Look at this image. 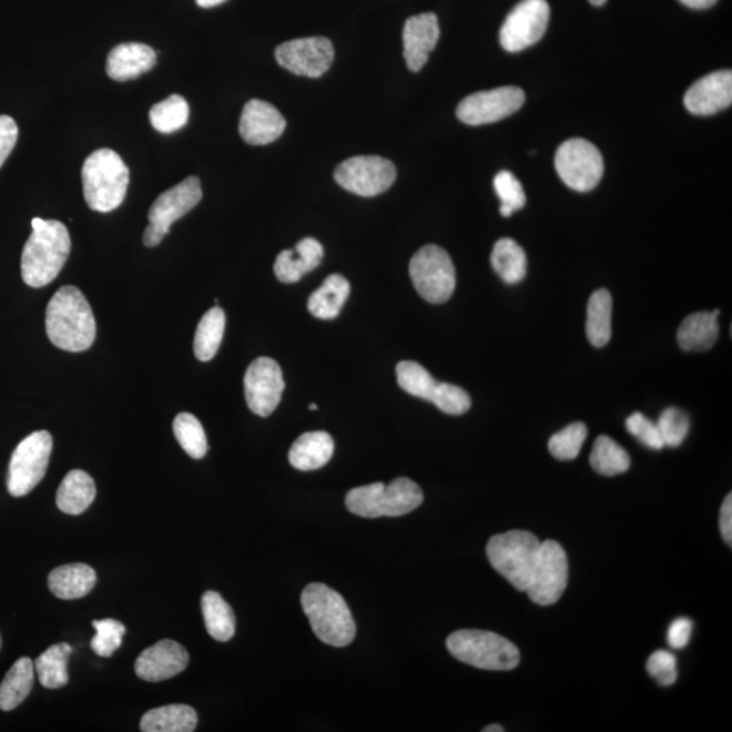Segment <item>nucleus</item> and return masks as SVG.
<instances>
[{"label": "nucleus", "mask_w": 732, "mask_h": 732, "mask_svg": "<svg viewBox=\"0 0 732 732\" xmlns=\"http://www.w3.org/2000/svg\"><path fill=\"white\" fill-rule=\"evenodd\" d=\"M45 325L49 340L65 352L88 350L96 337L93 309L77 286H61L54 293L47 307Z\"/></svg>", "instance_id": "nucleus-1"}, {"label": "nucleus", "mask_w": 732, "mask_h": 732, "mask_svg": "<svg viewBox=\"0 0 732 732\" xmlns=\"http://www.w3.org/2000/svg\"><path fill=\"white\" fill-rule=\"evenodd\" d=\"M33 234L24 244L21 258L23 283L42 288L59 276L71 253V236L58 220H32Z\"/></svg>", "instance_id": "nucleus-2"}, {"label": "nucleus", "mask_w": 732, "mask_h": 732, "mask_svg": "<svg viewBox=\"0 0 732 732\" xmlns=\"http://www.w3.org/2000/svg\"><path fill=\"white\" fill-rule=\"evenodd\" d=\"M83 194L90 210L109 213L125 200L130 169L118 152L102 149L85 159L82 167Z\"/></svg>", "instance_id": "nucleus-3"}, {"label": "nucleus", "mask_w": 732, "mask_h": 732, "mask_svg": "<svg viewBox=\"0 0 732 732\" xmlns=\"http://www.w3.org/2000/svg\"><path fill=\"white\" fill-rule=\"evenodd\" d=\"M302 606L311 628L323 643L345 647L353 642L356 622L337 591L323 583H311L303 590Z\"/></svg>", "instance_id": "nucleus-4"}, {"label": "nucleus", "mask_w": 732, "mask_h": 732, "mask_svg": "<svg viewBox=\"0 0 732 732\" xmlns=\"http://www.w3.org/2000/svg\"><path fill=\"white\" fill-rule=\"evenodd\" d=\"M345 502L346 508L359 517H400L419 508L424 494L411 479L399 478L388 486L374 484L353 488Z\"/></svg>", "instance_id": "nucleus-5"}, {"label": "nucleus", "mask_w": 732, "mask_h": 732, "mask_svg": "<svg viewBox=\"0 0 732 732\" xmlns=\"http://www.w3.org/2000/svg\"><path fill=\"white\" fill-rule=\"evenodd\" d=\"M447 647L460 662L478 669L506 671L516 669L520 663L517 645L490 631H456L448 638Z\"/></svg>", "instance_id": "nucleus-6"}, {"label": "nucleus", "mask_w": 732, "mask_h": 732, "mask_svg": "<svg viewBox=\"0 0 732 732\" xmlns=\"http://www.w3.org/2000/svg\"><path fill=\"white\" fill-rule=\"evenodd\" d=\"M541 541L527 530H509L487 542V558L517 590L527 591Z\"/></svg>", "instance_id": "nucleus-7"}, {"label": "nucleus", "mask_w": 732, "mask_h": 732, "mask_svg": "<svg viewBox=\"0 0 732 732\" xmlns=\"http://www.w3.org/2000/svg\"><path fill=\"white\" fill-rule=\"evenodd\" d=\"M410 277L415 289L431 304L448 302L456 288L454 262L443 247L427 244L410 262Z\"/></svg>", "instance_id": "nucleus-8"}, {"label": "nucleus", "mask_w": 732, "mask_h": 732, "mask_svg": "<svg viewBox=\"0 0 732 732\" xmlns=\"http://www.w3.org/2000/svg\"><path fill=\"white\" fill-rule=\"evenodd\" d=\"M52 448L53 439L47 430L34 431L22 439L12 451L9 466L8 490L11 497L28 496L44 479Z\"/></svg>", "instance_id": "nucleus-9"}, {"label": "nucleus", "mask_w": 732, "mask_h": 732, "mask_svg": "<svg viewBox=\"0 0 732 732\" xmlns=\"http://www.w3.org/2000/svg\"><path fill=\"white\" fill-rule=\"evenodd\" d=\"M203 199V189L197 176H187L179 185L159 195L149 212L150 224L144 231L146 247H156L170 232L176 220L185 216Z\"/></svg>", "instance_id": "nucleus-10"}, {"label": "nucleus", "mask_w": 732, "mask_h": 732, "mask_svg": "<svg viewBox=\"0 0 732 732\" xmlns=\"http://www.w3.org/2000/svg\"><path fill=\"white\" fill-rule=\"evenodd\" d=\"M560 180L576 192H590L603 175V159L600 150L584 139H570L561 144L555 155Z\"/></svg>", "instance_id": "nucleus-11"}, {"label": "nucleus", "mask_w": 732, "mask_h": 732, "mask_svg": "<svg viewBox=\"0 0 732 732\" xmlns=\"http://www.w3.org/2000/svg\"><path fill=\"white\" fill-rule=\"evenodd\" d=\"M569 579V560L558 541H542L537 555L527 593L537 606L549 607L559 601Z\"/></svg>", "instance_id": "nucleus-12"}, {"label": "nucleus", "mask_w": 732, "mask_h": 732, "mask_svg": "<svg viewBox=\"0 0 732 732\" xmlns=\"http://www.w3.org/2000/svg\"><path fill=\"white\" fill-rule=\"evenodd\" d=\"M334 179L347 192L375 197L394 185L396 167L383 156H354L335 169Z\"/></svg>", "instance_id": "nucleus-13"}, {"label": "nucleus", "mask_w": 732, "mask_h": 732, "mask_svg": "<svg viewBox=\"0 0 732 732\" xmlns=\"http://www.w3.org/2000/svg\"><path fill=\"white\" fill-rule=\"evenodd\" d=\"M549 16L551 10L547 0H522L500 29V45L508 52H521L535 45L547 32Z\"/></svg>", "instance_id": "nucleus-14"}, {"label": "nucleus", "mask_w": 732, "mask_h": 732, "mask_svg": "<svg viewBox=\"0 0 732 732\" xmlns=\"http://www.w3.org/2000/svg\"><path fill=\"white\" fill-rule=\"evenodd\" d=\"M523 102L525 93L521 89L506 85L464 98L456 114L457 119L467 125L492 124L515 114L522 108Z\"/></svg>", "instance_id": "nucleus-15"}, {"label": "nucleus", "mask_w": 732, "mask_h": 732, "mask_svg": "<svg viewBox=\"0 0 732 732\" xmlns=\"http://www.w3.org/2000/svg\"><path fill=\"white\" fill-rule=\"evenodd\" d=\"M334 58L333 42L326 37L291 40L276 49L277 63L298 77H322L332 67Z\"/></svg>", "instance_id": "nucleus-16"}, {"label": "nucleus", "mask_w": 732, "mask_h": 732, "mask_svg": "<svg viewBox=\"0 0 732 732\" xmlns=\"http://www.w3.org/2000/svg\"><path fill=\"white\" fill-rule=\"evenodd\" d=\"M285 382L281 366L268 357L256 358L244 375V395L250 410L268 417L281 401Z\"/></svg>", "instance_id": "nucleus-17"}, {"label": "nucleus", "mask_w": 732, "mask_h": 732, "mask_svg": "<svg viewBox=\"0 0 732 732\" xmlns=\"http://www.w3.org/2000/svg\"><path fill=\"white\" fill-rule=\"evenodd\" d=\"M189 654L185 647L164 639L145 649L134 662L139 679L161 682L173 679L187 668Z\"/></svg>", "instance_id": "nucleus-18"}, {"label": "nucleus", "mask_w": 732, "mask_h": 732, "mask_svg": "<svg viewBox=\"0 0 732 732\" xmlns=\"http://www.w3.org/2000/svg\"><path fill=\"white\" fill-rule=\"evenodd\" d=\"M731 102L732 72L730 70L715 71L699 79L683 96L687 109L695 115L716 114L720 110L730 108Z\"/></svg>", "instance_id": "nucleus-19"}, {"label": "nucleus", "mask_w": 732, "mask_h": 732, "mask_svg": "<svg viewBox=\"0 0 732 732\" xmlns=\"http://www.w3.org/2000/svg\"><path fill=\"white\" fill-rule=\"evenodd\" d=\"M439 40L438 18L433 12L408 18L403 28V57L408 70L418 72L424 69L429 54Z\"/></svg>", "instance_id": "nucleus-20"}, {"label": "nucleus", "mask_w": 732, "mask_h": 732, "mask_svg": "<svg viewBox=\"0 0 732 732\" xmlns=\"http://www.w3.org/2000/svg\"><path fill=\"white\" fill-rule=\"evenodd\" d=\"M286 121L272 103L252 100L243 108L240 133L250 145L271 144L284 133Z\"/></svg>", "instance_id": "nucleus-21"}, {"label": "nucleus", "mask_w": 732, "mask_h": 732, "mask_svg": "<svg viewBox=\"0 0 732 732\" xmlns=\"http://www.w3.org/2000/svg\"><path fill=\"white\" fill-rule=\"evenodd\" d=\"M156 52L140 42H126L112 49L106 61V72L113 81L126 82L154 69Z\"/></svg>", "instance_id": "nucleus-22"}, {"label": "nucleus", "mask_w": 732, "mask_h": 732, "mask_svg": "<svg viewBox=\"0 0 732 732\" xmlns=\"http://www.w3.org/2000/svg\"><path fill=\"white\" fill-rule=\"evenodd\" d=\"M325 250L314 237H305L293 250L279 253L274 264V273L281 283L292 284L321 265Z\"/></svg>", "instance_id": "nucleus-23"}, {"label": "nucleus", "mask_w": 732, "mask_h": 732, "mask_svg": "<svg viewBox=\"0 0 732 732\" xmlns=\"http://www.w3.org/2000/svg\"><path fill=\"white\" fill-rule=\"evenodd\" d=\"M334 439L326 431H309L298 437L289 450L292 467L315 471L325 467L334 455Z\"/></svg>", "instance_id": "nucleus-24"}, {"label": "nucleus", "mask_w": 732, "mask_h": 732, "mask_svg": "<svg viewBox=\"0 0 732 732\" xmlns=\"http://www.w3.org/2000/svg\"><path fill=\"white\" fill-rule=\"evenodd\" d=\"M96 573L84 563L60 566L48 577L49 590L60 600H78L94 589Z\"/></svg>", "instance_id": "nucleus-25"}, {"label": "nucleus", "mask_w": 732, "mask_h": 732, "mask_svg": "<svg viewBox=\"0 0 732 732\" xmlns=\"http://www.w3.org/2000/svg\"><path fill=\"white\" fill-rule=\"evenodd\" d=\"M720 311L712 313H694L682 321L677 333V340L682 350L685 352H705L710 350L719 337V317Z\"/></svg>", "instance_id": "nucleus-26"}, {"label": "nucleus", "mask_w": 732, "mask_h": 732, "mask_svg": "<svg viewBox=\"0 0 732 732\" xmlns=\"http://www.w3.org/2000/svg\"><path fill=\"white\" fill-rule=\"evenodd\" d=\"M96 488L93 478L81 469L65 475L58 490L57 505L65 515H82L94 502Z\"/></svg>", "instance_id": "nucleus-27"}, {"label": "nucleus", "mask_w": 732, "mask_h": 732, "mask_svg": "<svg viewBox=\"0 0 732 732\" xmlns=\"http://www.w3.org/2000/svg\"><path fill=\"white\" fill-rule=\"evenodd\" d=\"M197 712L191 705L171 704L145 713L140 723L143 732H193L197 728Z\"/></svg>", "instance_id": "nucleus-28"}, {"label": "nucleus", "mask_w": 732, "mask_h": 732, "mask_svg": "<svg viewBox=\"0 0 732 732\" xmlns=\"http://www.w3.org/2000/svg\"><path fill=\"white\" fill-rule=\"evenodd\" d=\"M349 295V281L340 274H332L321 288L309 296L308 311L317 319L333 321L339 315Z\"/></svg>", "instance_id": "nucleus-29"}, {"label": "nucleus", "mask_w": 732, "mask_h": 732, "mask_svg": "<svg viewBox=\"0 0 732 732\" xmlns=\"http://www.w3.org/2000/svg\"><path fill=\"white\" fill-rule=\"evenodd\" d=\"M33 682L34 662L30 658L18 659L0 683V710L8 712L21 705L32 692Z\"/></svg>", "instance_id": "nucleus-30"}, {"label": "nucleus", "mask_w": 732, "mask_h": 732, "mask_svg": "<svg viewBox=\"0 0 732 732\" xmlns=\"http://www.w3.org/2000/svg\"><path fill=\"white\" fill-rule=\"evenodd\" d=\"M613 301L608 289H598L590 296L586 335L594 347H603L612 337Z\"/></svg>", "instance_id": "nucleus-31"}, {"label": "nucleus", "mask_w": 732, "mask_h": 732, "mask_svg": "<svg viewBox=\"0 0 732 732\" xmlns=\"http://www.w3.org/2000/svg\"><path fill=\"white\" fill-rule=\"evenodd\" d=\"M207 633L217 642H228L235 634V614L227 601L216 591H206L201 598Z\"/></svg>", "instance_id": "nucleus-32"}, {"label": "nucleus", "mask_w": 732, "mask_h": 732, "mask_svg": "<svg viewBox=\"0 0 732 732\" xmlns=\"http://www.w3.org/2000/svg\"><path fill=\"white\" fill-rule=\"evenodd\" d=\"M491 265L506 284H518L527 276L528 261L523 248L510 237H502L491 253Z\"/></svg>", "instance_id": "nucleus-33"}, {"label": "nucleus", "mask_w": 732, "mask_h": 732, "mask_svg": "<svg viewBox=\"0 0 732 732\" xmlns=\"http://www.w3.org/2000/svg\"><path fill=\"white\" fill-rule=\"evenodd\" d=\"M72 647L69 643H59L49 647L37 658L34 670L39 674L41 685L48 689L63 688L69 683V658Z\"/></svg>", "instance_id": "nucleus-34"}, {"label": "nucleus", "mask_w": 732, "mask_h": 732, "mask_svg": "<svg viewBox=\"0 0 732 732\" xmlns=\"http://www.w3.org/2000/svg\"><path fill=\"white\" fill-rule=\"evenodd\" d=\"M225 314L220 307L207 311L194 335V354L200 362H211L216 356L224 337Z\"/></svg>", "instance_id": "nucleus-35"}, {"label": "nucleus", "mask_w": 732, "mask_h": 732, "mask_svg": "<svg viewBox=\"0 0 732 732\" xmlns=\"http://www.w3.org/2000/svg\"><path fill=\"white\" fill-rule=\"evenodd\" d=\"M396 377L399 387L415 398L436 403L443 384L438 383L423 365L414 362H401L396 366Z\"/></svg>", "instance_id": "nucleus-36"}, {"label": "nucleus", "mask_w": 732, "mask_h": 732, "mask_svg": "<svg viewBox=\"0 0 732 732\" xmlns=\"http://www.w3.org/2000/svg\"><path fill=\"white\" fill-rule=\"evenodd\" d=\"M590 464L597 474L616 476L630 469L631 457L614 439L600 436L596 439L593 450H591Z\"/></svg>", "instance_id": "nucleus-37"}, {"label": "nucleus", "mask_w": 732, "mask_h": 732, "mask_svg": "<svg viewBox=\"0 0 732 732\" xmlns=\"http://www.w3.org/2000/svg\"><path fill=\"white\" fill-rule=\"evenodd\" d=\"M189 114L191 109L185 98L174 94L151 108L150 121L157 132L174 133L187 124Z\"/></svg>", "instance_id": "nucleus-38"}, {"label": "nucleus", "mask_w": 732, "mask_h": 732, "mask_svg": "<svg viewBox=\"0 0 732 732\" xmlns=\"http://www.w3.org/2000/svg\"><path fill=\"white\" fill-rule=\"evenodd\" d=\"M176 441L192 459L200 460L207 451V439L203 425L191 413L176 415L173 424Z\"/></svg>", "instance_id": "nucleus-39"}, {"label": "nucleus", "mask_w": 732, "mask_h": 732, "mask_svg": "<svg viewBox=\"0 0 732 732\" xmlns=\"http://www.w3.org/2000/svg\"><path fill=\"white\" fill-rule=\"evenodd\" d=\"M586 438H588V427L582 423H573L549 439L548 449L555 459L570 461L577 459Z\"/></svg>", "instance_id": "nucleus-40"}, {"label": "nucleus", "mask_w": 732, "mask_h": 732, "mask_svg": "<svg viewBox=\"0 0 732 732\" xmlns=\"http://www.w3.org/2000/svg\"><path fill=\"white\" fill-rule=\"evenodd\" d=\"M494 187L502 203L500 215L504 217H510L512 212L522 210L527 204V195H525L521 182L510 171H500L494 180Z\"/></svg>", "instance_id": "nucleus-41"}, {"label": "nucleus", "mask_w": 732, "mask_h": 732, "mask_svg": "<svg viewBox=\"0 0 732 732\" xmlns=\"http://www.w3.org/2000/svg\"><path fill=\"white\" fill-rule=\"evenodd\" d=\"M93 627L96 634L91 640V649L102 658L112 657L122 644V638L126 633L125 626L114 619H103L93 621Z\"/></svg>", "instance_id": "nucleus-42"}, {"label": "nucleus", "mask_w": 732, "mask_h": 732, "mask_svg": "<svg viewBox=\"0 0 732 732\" xmlns=\"http://www.w3.org/2000/svg\"><path fill=\"white\" fill-rule=\"evenodd\" d=\"M657 425L664 447L677 448L685 441L689 429H691V419L680 408L669 407L661 414Z\"/></svg>", "instance_id": "nucleus-43"}, {"label": "nucleus", "mask_w": 732, "mask_h": 732, "mask_svg": "<svg viewBox=\"0 0 732 732\" xmlns=\"http://www.w3.org/2000/svg\"><path fill=\"white\" fill-rule=\"evenodd\" d=\"M627 430L631 433L633 437H637L640 443L644 444L645 447L654 450H661L664 448L663 439L661 433H659L657 423H652L651 419L647 418L642 413H633L631 417L627 419Z\"/></svg>", "instance_id": "nucleus-44"}, {"label": "nucleus", "mask_w": 732, "mask_h": 732, "mask_svg": "<svg viewBox=\"0 0 732 732\" xmlns=\"http://www.w3.org/2000/svg\"><path fill=\"white\" fill-rule=\"evenodd\" d=\"M647 671L659 685L670 687L677 681V659L671 652L658 650L647 661Z\"/></svg>", "instance_id": "nucleus-45"}, {"label": "nucleus", "mask_w": 732, "mask_h": 732, "mask_svg": "<svg viewBox=\"0 0 732 732\" xmlns=\"http://www.w3.org/2000/svg\"><path fill=\"white\" fill-rule=\"evenodd\" d=\"M18 140V125L10 115H0V167L8 161Z\"/></svg>", "instance_id": "nucleus-46"}, {"label": "nucleus", "mask_w": 732, "mask_h": 732, "mask_svg": "<svg viewBox=\"0 0 732 732\" xmlns=\"http://www.w3.org/2000/svg\"><path fill=\"white\" fill-rule=\"evenodd\" d=\"M693 622L688 618H680L673 621L668 632V642L674 650H681L687 647L691 640Z\"/></svg>", "instance_id": "nucleus-47"}, {"label": "nucleus", "mask_w": 732, "mask_h": 732, "mask_svg": "<svg viewBox=\"0 0 732 732\" xmlns=\"http://www.w3.org/2000/svg\"><path fill=\"white\" fill-rule=\"evenodd\" d=\"M720 530L725 542L731 546L732 542V496L729 494L724 498L722 510H720Z\"/></svg>", "instance_id": "nucleus-48"}, {"label": "nucleus", "mask_w": 732, "mask_h": 732, "mask_svg": "<svg viewBox=\"0 0 732 732\" xmlns=\"http://www.w3.org/2000/svg\"><path fill=\"white\" fill-rule=\"evenodd\" d=\"M680 2L685 4L689 9L704 10L712 8V6L718 2V0H680Z\"/></svg>", "instance_id": "nucleus-49"}, {"label": "nucleus", "mask_w": 732, "mask_h": 732, "mask_svg": "<svg viewBox=\"0 0 732 732\" xmlns=\"http://www.w3.org/2000/svg\"><path fill=\"white\" fill-rule=\"evenodd\" d=\"M227 2V0H195V3L203 9L216 8V6Z\"/></svg>", "instance_id": "nucleus-50"}, {"label": "nucleus", "mask_w": 732, "mask_h": 732, "mask_svg": "<svg viewBox=\"0 0 732 732\" xmlns=\"http://www.w3.org/2000/svg\"><path fill=\"white\" fill-rule=\"evenodd\" d=\"M484 732H504V729L498 724H491L487 725V728L484 729Z\"/></svg>", "instance_id": "nucleus-51"}, {"label": "nucleus", "mask_w": 732, "mask_h": 732, "mask_svg": "<svg viewBox=\"0 0 732 732\" xmlns=\"http://www.w3.org/2000/svg\"><path fill=\"white\" fill-rule=\"evenodd\" d=\"M589 2L593 6H602L607 3V0H589Z\"/></svg>", "instance_id": "nucleus-52"}, {"label": "nucleus", "mask_w": 732, "mask_h": 732, "mask_svg": "<svg viewBox=\"0 0 732 732\" xmlns=\"http://www.w3.org/2000/svg\"><path fill=\"white\" fill-rule=\"evenodd\" d=\"M309 410H313V411L317 410V406L315 405V403H311Z\"/></svg>", "instance_id": "nucleus-53"}, {"label": "nucleus", "mask_w": 732, "mask_h": 732, "mask_svg": "<svg viewBox=\"0 0 732 732\" xmlns=\"http://www.w3.org/2000/svg\"><path fill=\"white\" fill-rule=\"evenodd\" d=\"M0 647H2V638H0Z\"/></svg>", "instance_id": "nucleus-54"}]
</instances>
